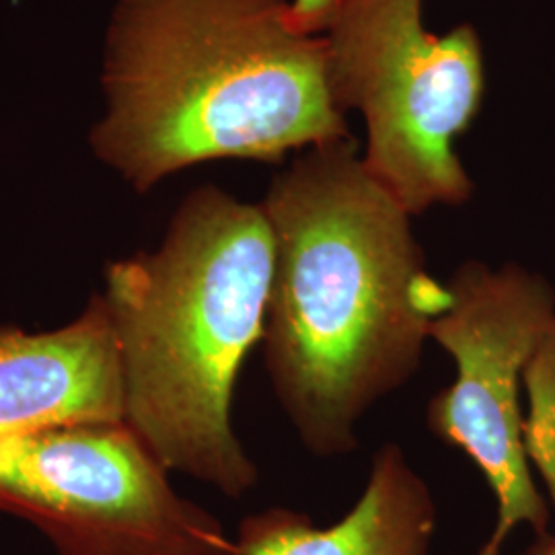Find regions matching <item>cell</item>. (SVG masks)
<instances>
[{"label": "cell", "instance_id": "cell-1", "mask_svg": "<svg viewBox=\"0 0 555 555\" xmlns=\"http://www.w3.org/2000/svg\"><path fill=\"white\" fill-rule=\"evenodd\" d=\"M259 206L274 237L266 373L302 447L348 455L362 417L416 375L447 282L354 140L298 153Z\"/></svg>", "mask_w": 555, "mask_h": 555}, {"label": "cell", "instance_id": "cell-9", "mask_svg": "<svg viewBox=\"0 0 555 555\" xmlns=\"http://www.w3.org/2000/svg\"><path fill=\"white\" fill-rule=\"evenodd\" d=\"M522 385L529 397L522 424L525 451L555 508V321L529 360Z\"/></svg>", "mask_w": 555, "mask_h": 555}, {"label": "cell", "instance_id": "cell-2", "mask_svg": "<svg viewBox=\"0 0 555 555\" xmlns=\"http://www.w3.org/2000/svg\"><path fill=\"white\" fill-rule=\"evenodd\" d=\"M89 144L134 192L210 160L352 140L323 36L288 0H114Z\"/></svg>", "mask_w": 555, "mask_h": 555}, {"label": "cell", "instance_id": "cell-6", "mask_svg": "<svg viewBox=\"0 0 555 555\" xmlns=\"http://www.w3.org/2000/svg\"><path fill=\"white\" fill-rule=\"evenodd\" d=\"M430 339L453 358L455 380L428 401V430L476 465L496 498L494 533L477 555H500L520 525L545 533L550 508L525 451L522 375L555 321V291L535 272L463 261Z\"/></svg>", "mask_w": 555, "mask_h": 555}, {"label": "cell", "instance_id": "cell-8", "mask_svg": "<svg viewBox=\"0 0 555 555\" xmlns=\"http://www.w3.org/2000/svg\"><path fill=\"white\" fill-rule=\"evenodd\" d=\"M437 504L399 444L380 447L357 504L332 527L291 508L238 525L237 555H430Z\"/></svg>", "mask_w": 555, "mask_h": 555}, {"label": "cell", "instance_id": "cell-11", "mask_svg": "<svg viewBox=\"0 0 555 555\" xmlns=\"http://www.w3.org/2000/svg\"><path fill=\"white\" fill-rule=\"evenodd\" d=\"M520 555H555V535L545 531L535 535V541Z\"/></svg>", "mask_w": 555, "mask_h": 555}, {"label": "cell", "instance_id": "cell-5", "mask_svg": "<svg viewBox=\"0 0 555 555\" xmlns=\"http://www.w3.org/2000/svg\"><path fill=\"white\" fill-rule=\"evenodd\" d=\"M169 474L126 422L0 438V513L34 525L56 555H237Z\"/></svg>", "mask_w": 555, "mask_h": 555}, {"label": "cell", "instance_id": "cell-10", "mask_svg": "<svg viewBox=\"0 0 555 555\" xmlns=\"http://www.w3.org/2000/svg\"><path fill=\"white\" fill-rule=\"evenodd\" d=\"M297 13L298 21L313 34L321 36L327 21L336 9L337 0H288Z\"/></svg>", "mask_w": 555, "mask_h": 555}, {"label": "cell", "instance_id": "cell-3", "mask_svg": "<svg viewBox=\"0 0 555 555\" xmlns=\"http://www.w3.org/2000/svg\"><path fill=\"white\" fill-rule=\"evenodd\" d=\"M272 272L261 206L217 185L179 202L153 251L105 268L126 426L169 472L227 498L259 479L233 426V399L263 337Z\"/></svg>", "mask_w": 555, "mask_h": 555}, {"label": "cell", "instance_id": "cell-7", "mask_svg": "<svg viewBox=\"0 0 555 555\" xmlns=\"http://www.w3.org/2000/svg\"><path fill=\"white\" fill-rule=\"evenodd\" d=\"M85 422H124L118 341L101 295L59 330H0V438Z\"/></svg>", "mask_w": 555, "mask_h": 555}, {"label": "cell", "instance_id": "cell-4", "mask_svg": "<svg viewBox=\"0 0 555 555\" xmlns=\"http://www.w3.org/2000/svg\"><path fill=\"white\" fill-rule=\"evenodd\" d=\"M424 0H337L323 29L327 77L339 109L366 128V169L412 215L474 196L456 155L486 93L476 27H424Z\"/></svg>", "mask_w": 555, "mask_h": 555}]
</instances>
